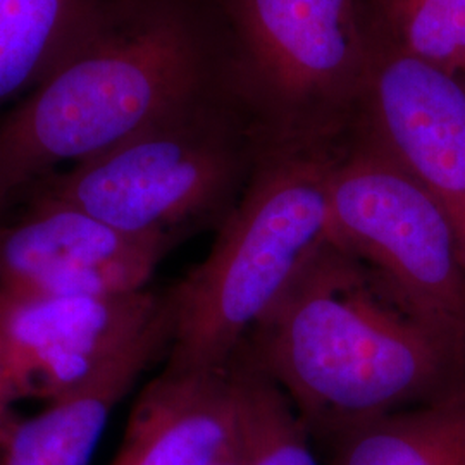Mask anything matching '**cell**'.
<instances>
[{
  "mask_svg": "<svg viewBox=\"0 0 465 465\" xmlns=\"http://www.w3.org/2000/svg\"><path fill=\"white\" fill-rule=\"evenodd\" d=\"M216 465H243L242 464V460H240V457H238V449L232 455H228L226 459H223V460H219Z\"/></svg>",
  "mask_w": 465,
  "mask_h": 465,
  "instance_id": "17",
  "label": "cell"
},
{
  "mask_svg": "<svg viewBox=\"0 0 465 465\" xmlns=\"http://www.w3.org/2000/svg\"><path fill=\"white\" fill-rule=\"evenodd\" d=\"M104 0H0V109L28 97L78 45Z\"/></svg>",
  "mask_w": 465,
  "mask_h": 465,
  "instance_id": "12",
  "label": "cell"
},
{
  "mask_svg": "<svg viewBox=\"0 0 465 465\" xmlns=\"http://www.w3.org/2000/svg\"><path fill=\"white\" fill-rule=\"evenodd\" d=\"M236 449L230 367L163 369L134 400L111 465H216Z\"/></svg>",
  "mask_w": 465,
  "mask_h": 465,
  "instance_id": "10",
  "label": "cell"
},
{
  "mask_svg": "<svg viewBox=\"0 0 465 465\" xmlns=\"http://www.w3.org/2000/svg\"><path fill=\"white\" fill-rule=\"evenodd\" d=\"M234 357L264 372L326 449L369 422L465 391V341L324 240Z\"/></svg>",
  "mask_w": 465,
  "mask_h": 465,
  "instance_id": "1",
  "label": "cell"
},
{
  "mask_svg": "<svg viewBox=\"0 0 465 465\" xmlns=\"http://www.w3.org/2000/svg\"><path fill=\"white\" fill-rule=\"evenodd\" d=\"M176 245L121 232L69 202L32 193L28 211L0 226V290L36 297L142 292Z\"/></svg>",
  "mask_w": 465,
  "mask_h": 465,
  "instance_id": "7",
  "label": "cell"
},
{
  "mask_svg": "<svg viewBox=\"0 0 465 465\" xmlns=\"http://www.w3.org/2000/svg\"><path fill=\"white\" fill-rule=\"evenodd\" d=\"M236 13L259 76L290 107L331 95L361 64L353 0H236Z\"/></svg>",
  "mask_w": 465,
  "mask_h": 465,
  "instance_id": "9",
  "label": "cell"
},
{
  "mask_svg": "<svg viewBox=\"0 0 465 465\" xmlns=\"http://www.w3.org/2000/svg\"><path fill=\"white\" fill-rule=\"evenodd\" d=\"M405 54L450 74L465 69V0H388Z\"/></svg>",
  "mask_w": 465,
  "mask_h": 465,
  "instance_id": "15",
  "label": "cell"
},
{
  "mask_svg": "<svg viewBox=\"0 0 465 465\" xmlns=\"http://www.w3.org/2000/svg\"><path fill=\"white\" fill-rule=\"evenodd\" d=\"M247 150L200 104L64 173H50L32 193L64 200L121 232L166 238L216 226L242 197Z\"/></svg>",
  "mask_w": 465,
  "mask_h": 465,
  "instance_id": "4",
  "label": "cell"
},
{
  "mask_svg": "<svg viewBox=\"0 0 465 465\" xmlns=\"http://www.w3.org/2000/svg\"><path fill=\"white\" fill-rule=\"evenodd\" d=\"M328 451L330 465H465V391L369 422Z\"/></svg>",
  "mask_w": 465,
  "mask_h": 465,
  "instance_id": "13",
  "label": "cell"
},
{
  "mask_svg": "<svg viewBox=\"0 0 465 465\" xmlns=\"http://www.w3.org/2000/svg\"><path fill=\"white\" fill-rule=\"evenodd\" d=\"M197 28L164 0H104L78 45L0 117V213L63 163H84L199 104Z\"/></svg>",
  "mask_w": 465,
  "mask_h": 465,
  "instance_id": "2",
  "label": "cell"
},
{
  "mask_svg": "<svg viewBox=\"0 0 465 465\" xmlns=\"http://www.w3.org/2000/svg\"><path fill=\"white\" fill-rule=\"evenodd\" d=\"M238 457L243 465H321L314 440L282 388L264 372L234 357Z\"/></svg>",
  "mask_w": 465,
  "mask_h": 465,
  "instance_id": "14",
  "label": "cell"
},
{
  "mask_svg": "<svg viewBox=\"0 0 465 465\" xmlns=\"http://www.w3.org/2000/svg\"><path fill=\"white\" fill-rule=\"evenodd\" d=\"M326 240L465 341V257L457 230L431 192L378 142L332 161Z\"/></svg>",
  "mask_w": 465,
  "mask_h": 465,
  "instance_id": "5",
  "label": "cell"
},
{
  "mask_svg": "<svg viewBox=\"0 0 465 465\" xmlns=\"http://www.w3.org/2000/svg\"><path fill=\"white\" fill-rule=\"evenodd\" d=\"M171 312L164 295L161 314L95 376L49 401L16 426L0 449V465H88L117 403L155 361L166 359Z\"/></svg>",
  "mask_w": 465,
  "mask_h": 465,
  "instance_id": "11",
  "label": "cell"
},
{
  "mask_svg": "<svg viewBox=\"0 0 465 465\" xmlns=\"http://www.w3.org/2000/svg\"><path fill=\"white\" fill-rule=\"evenodd\" d=\"M331 157L312 147L274 149L205 259L166 293V371H224L309 253L326 240Z\"/></svg>",
  "mask_w": 465,
  "mask_h": 465,
  "instance_id": "3",
  "label": "cell"
},
{
  "mask_svg": "<svg viewBox=\"0 0 465 465\" xmlns=\"http://www.w3.org/2000/svg\"><path fill=\"white\" fill-rule=\"evenodd\" d=\"M378 142L449 213L465 257V90L453 74L401 54L376 82Z\"/></svg>",
  "mask_w": 465,
  "mask_h": 465,
  "instance_id": "8",
  "label": "cell"
},
{
  "mask_svg": "<svg viewBox=\"0 0 465 465\" xmlns=\"http://www.w3.org/2000/svg\"><path fill=\"white\" fill-rule=\"evenodd\" d=\"M13 400L9 399V395L5 393L2 382H0V449L5 443V440L9 438V434L13 431V428L16 426V414L13 412Z\"/></svg>",
  "mask_w": 465,
  "mask_h": 465,
  "instance_id": "16",
  "label": "cell"
},
{
  "mask_svg": "<svg viewBox=\"0 0 465 465\" xmlns=\"http://www.w3.org/2000/svg\"><path fill=\"white\" fill-rule=\"evenodd\" d=\"M164 293L36 297L0 290V382L17 400L52 401L95 376L149 328Z\"/></svg>",
  "mask_w": 465,
  "mask_h": 465,
  "instance_id": "6",
  "label": "cell"
}]
</instances>
